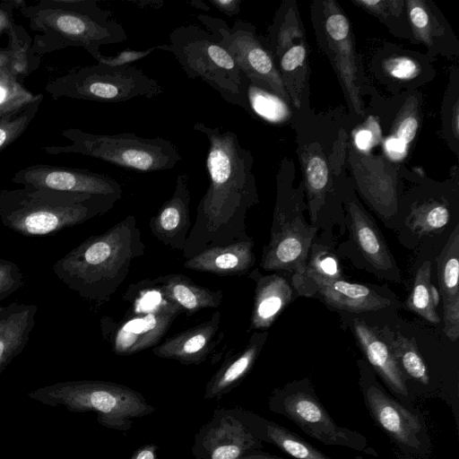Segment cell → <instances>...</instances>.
Returning a JSON list of instances; mask_svg holds the SVG:
<instances>
[{"instance_id":"36","label":"cell","mask_w":459,"mask_h":459,"mask_svg":"<svg viewBox=\"0 0 459 459\" xmlns=\"http://www.w3.org/2000/svg\"><path fill=\"white\" fill-rule=\"evenodd\" d=\"M305 178L310 198V214L315 221L329 179V171L325 160L318 155L307 158L305 164Z\"/></svg>"},{"instance_id":"24","label":"cell","mask_w":459,"mask_h":459,"mask_svg":"<svg viewBox=\"0 0 459 459\" xmlns=\"http://www.w3.org/2000/svg\"><path fill=\"white\" fill-rule=\"evenodd\" d=\"M266 336V332L254 333L241 351L225 359L205 385V400L221 399L243 381L255 365Z\"/></svg>"},{"instance_id":"34","label":"cell","mask_w":459,"mask_h":459,"mask_svg":"<svg viewBox=\"0 0 459 459\" xmlns=\"http://www.w3.org/2000/svg\"><path fill=\"white\" fill-rule=\"evenodd\" d=\"M41 94L27 91L8 68L0 67V115L4 116L30 104Z\"/></svg>"},{"instance_id":"50","label":"cell","mask_w":459,"mask_h":459,"mask_svg":"<svg viewBox=\"0 0 459 459\" xmlns=\"http://www.w3.org/2000/svg\"><path fill=\"white\" fill-rule=\"evenodd\" d=\"M10 58L8 48H0V67H7Z\"/></svg>"},{"instance_id":"1","label":"cell","mask_w":459,"mask_h":459,"mask_svg":"<svg viewBox=\"0 0 459 459\" xmlns=\"http://www.w3.org/2000/svg\"><path fill=\"white\" fill-rule=\"evenodd\" d=\"M193 128L208 140L205 166L209 185L182 249L186 259L208 247L250 239L246 215L257 202L251 172L253 158L237 134L202 122H196Z\"/></svg>"},{"instance_id":"10","label":"cell","mask_w":459,"mask_h":459,"mask_svg":"<svg viewBox=\"0 0 459 459\" xmlns=\"http://www.w3.org/2000/svg\"><path fill=\"white\" fill-rule=\"evenodd\" d=\"M316 228L301 213L290 210L279 199L275 205L271 238L264 247L260 262L265 271L291 274L292 284L302 295L314 291L307 276V259Z\"/></svg>"},{"instance_id":"22","label":"cell","mask_w":459,"mask_h":459,"mask_svg":"<svg viewBox=\"0 0 459 459\" xmlns=\"http://www.w3.org/2000/svg\"><path fill=\"white\" fill-rule=\"evenodd\" d=\"M37 312L34 304L0 306V376L29 342Z\"/></svg>"},{"instance_id":"18","label":"cell","mask_w":459,"mask_h":459,"mask_svg":"<svg viewBox=\"0 0 459 459\" xmlns=\"http://www.w3.org/2000/svg\"><path fill=\"white\" fill-rule=\"evenodd\" d=\"M188 176H178L174 192L150 220L152 235L174 250L182 251L191 227Z\"/></svg>"},{"instance_id":"39","label":"cell","mask_w":459,"mask_h":459,"mask_svg":"<svg viewBox=\"0 0 459 459\" xmlns=\"http://www.w3.org/2000/svg\"><path fill=\"white\" fill-rule=\"evenodd\" d=\"M24 275L17 264L0 257V301L24 286Z\"/></svg>"},{"instance_id":"41","label":"cell","mask_w":459,"mask_h":459,"mask_svg":"<svg viewBox=\"0 0 459 459\" xmlns=\"http://www.w3.org/2000/svg\"><path fill=\"white\" fill-rule=\"evenodd\" d=\"M157 50L171 51L169 44L158 45L147 49H131L129 48L118 52L116 56H106L101 53L92 56L97 63L110 66H119L125 65H132L134 62L146 57L150 54Z\"/></svg>"},{"instance_id":"45","label":"cell","mask_w":459,"mask_h":459,"mask_svg":"<svg viewBox=\"0 0 459 459\" xmlns=\"http://www.w3.org/2000/svg\"><path fill=\"white\" fill-rule=\"evenodd\" d=\"M209 3L228 17H232L240 12L241 0H208Z\"/></svg>"},{"instance_id":"21","label":"cell","mask_w":459,"mask_h":459,"mask_svg":"<svg viewBox=\"0 0 459 459\" xmlns=\"http://www.w3.org/2000/svg\"><path fill=\"white\" fill-rule=\"evenodd\" d=\"M254 240L238 241L224 247H208L186 259L185 268L221 276H242L255 263Z\"/></svg>"},{"instance_id":"14","label":"cell","mask_w":459,"mask_h":459,"mask_svg":"<svg viewBox=\"0 0 459 459\" xmlns=\"http://www.w3.org/2000/svg\"><path fill=\"white\" fill-rule=\"evenodd\" d=\"M319 37L351 106L361 116L358 68L349 21L333 1L323 2Z\"/></svg>"},{"instance_id":"3","label":"cell","mask_w":459,"mask_h":459,"mask_svg":"<svg viewBox=\"0 0 459 459\" xmlns=\"http://www.w3.org/2000/svg\"><path fill=\"white\" fill-rule=\"evenodd\" d=\"M17 10L38 32L31 50L40 58L68 47L82 48L94 56L101 53V46L127 39L122 24L97 0H40L29 5L18 0Z\"/></svg>"},{"instance_id":"17","label":"cell","mask_w":459,"mask_h":459,"mask_svg":"<svg viewBox=\"0 0 459 459\" xmlns=\"http://www.w3.org/2000/svg\"><path fill=\"white\" fill-rule=\"evenodd\" d=\"M221 313L215 311L211 317L187 328L152 348V353L161 359H174L184 365L204 362L221 342L220 333Z\"/></svg>"},{"instance_id":"40","label":"cell","mask_w":459,"mask_h":459,"mask_svg":"<svg viewBox=\"0 0 459 459\" xmlns=\"http://www.w3.org/2000/svg\"><path fill=\"white\" fill-rule=\"evenodd\" d=\"M407 10L415 37L426 44L432 43V25L423 2L409 1L407 2Z\"/></svg>"},{"instance_id":"48","label":"cell","mask_w":459,"mask_h":459,"mask_svg":"<svg viewBox=\"0 0 459 459\" xmlns=\"http://www.w3.org/2000/svg\"><path fill=\"white\" fill-rule=\"evenodd\" d=\"M374 142V135L372 131L362 128L355 135V143L361 151L368 150Z\"/></svg>"},{"instance_id":"12","label":"cell","mask_w":459,"mask_h":459,"mask_svg":"<svg viewBox=\"0 0 459 459\" xmlns=\"http://www.w3.org/2000/svg\"><path fill=\"white\" fill-rule=\"evenodd\" d=\"M268 404L272 411L290 419L306 434L325 445L357 451L367 448L365 437L337 425L308 389L290 386L277 389L270 396Z\"/></svg>"},{"instance_id":"43","label":"cell","mask_w":459,"mask_h":459,"mask_svg":"<svg viewBox=\"0 0 459 459\" xmlns=\"http://www.w3.org/2000/svg\"><path fill=\"white\" fill-rule=\"evenodd\" d=\"M417 129L418 119L416 116L411 112H406L404 115L400 117L395 126L394 134L391 136L399 139L408 145V143L415 137Z\"/></svg>"},{"instance_id":"49","label":"cell","mask_w":459,"mask_h":459,"mask_svg":"<svg viewBox=\"0 0 459 459\" xmlns=\"http://www.w3.org/2000/svg\"><path fill=\"white\" fill-rule=\"evenodd\" d=\"M193 459V458H191ZM241 459H282V458H280V457H277V456H273V455H267V454H264L260 451H257V452H255V453H252L248 455H246L244 456L243 458Z\"/></svg>"},{"instance_id":"54","label":"cell","mask_w":459,"mask_h":459,"mask_svg":"<svg viewBox=\"0 0 459 459\" xmlns=\"http://www.w3.org/2000/svg\"><path fill=\"white\" fill-rule=\"evenodd\" d=\"M4 116H5V115H4ZM4 117V116H1V115H0V117Z\"/></svg>"},{"instance_id":"31","label":"cell","mask_w":459,"mask_h":459,"mask_svg":"<svg viewBox=\"0 0 459 459\" xmlns=\"http://www.w3.org/2000/svg\"><path fill=\"white\" fill-rule=\"evenodd\" d=\"M10 52L7 65L16 79H24L39 66L41 58L33 55L32 38L21 25L13 22L7 30Z\"/></svg>"},{"instance_id":"9","label":"cell","mask_w":459,"mask_h":459,"mask_svg":"<svg viewBox=\"0 0 459 459\" xmlns=\"http://www.w3.org/2000/svg\"><path fill=\"white\" fill-rule=\"evenodd\" d=\"M135 285L134 305L125 317L117 322L103 316L100 321L103 338L117 355L129 356L155 347L183 313L150 280Z\"/></svg>"},{"instance_id":"4","label":"cell","mask_w":459,"mask_h":459,"mask_svg":"<svg viewBox=\"0 0 459 459\" xmlns=\"http://www.w3.org/2000/svg\"><path fill=\"white\" fill-rule=\"evenodd\" d=\"M120 198L23 186L0 190V221L27 237L74 227L111 210Z\"/></svg>"},{"instance_id":"19","label":"cell","mask_w":459,"mask_h":459,"mask_svg":"<svg viewBox=\"0 0 459 459\" xmlns=\"http://www.w3.org/2000/svg\"><path fill=\"white\" fill-rule=\"evenodd\" d=\"M367 406L374 420L397 443L411 448L421 445L422 427L417 415L389 397L376 385L365 392Z\"/></svg>"},{"instance_id":"42","label":"cell","mask_w":459,"mask_h":459,"mask_svg":"<svg viewBox=\"0 0 459 459\" xmlns=\"http://www.w3.org/2000/svg\"><path fill=\"white\" fill-rule=\"evenodd\" d=\"M385 67L390 75L403 80L415 77L420 71L419 65L415 61L404 56L389 59Z\"/></svg>"},{"instance_id":"32","label":"cell","mask_w":459,"mask_h":459,"mask_svg":"<svg viewBox=\"0 0 459 459\" xmlns=\"http://www.w3.org/2000/svg\"><path fill=\"white\" fill-rule=\"evenodd\" d=\"M431 264L426 261L417 271L411 292L408 297L407 307L429 322L437 324L440 318L436 311L439 293L430 281Z\"/></svg>"},{"instance_id":"8","label":"cell","mask_w":459,"mask_h":459,"mask_svg":"<svg viewBox=\"0 0 459 459\" xmlns=\"http://www.w3.org/2000/svg\"><path fill=\"white\" fill-rule=\"evenodd\" d=\"M45 91L54 99L69 98L98 102H124L152 99L163 93L161 85L132 65L94 64L73 68L49 81Z\"/></svg>"},{"instance_id":"46","label":"cell","mask_w":459,"mask_h":459,"mask_svg":"<svg viewBox=\"0 0 459 459\" xmlns=\"http://www.w3.org/2000/svg\"><path fill=\"white\" fill-rule=\"evenodd\" d=\"M385 148L392 159L400 160L406 154L407 144L397 138L390 136L385 143Z\"/></svg>"},{"instance_id":"15","label":"cell","mask_w":459,"mask_h":459,"mask_svg":"<svg viewBox=\"0 0 459 459\" xmlns=\"http://www.w3.org/2000/svg\"><path fill=\"white\" fill-rule=\"evenodd\" d=\"M12 181L22 186L121 198V185L107 174L85 169L34 164L14 173Z\"/></svg>"},{"instance_id":"16","label":"cell","mask_w":459,"mask_h":459,"mask_svg":"<svg viewBox=\"0 0 459 459\" xmlns=\"http://www.w3.org/2000/svg\"><path fill=\"white\" fill-rule=\"evenodd\" d=\"M290 22L289 13L281 24L271 28L269 49L274 61L279 63V72L292 103L299 108L300 92L307 74V46L304 37L293 42L301 30L295 19Z\"/></svg>"},{"instance_id":"25","label":"cell","mask_w":459,"mask_h":459,"mask_svg":"<svg viewBox=\"0 0 459 459\" xmlns=\"http://www.w3.org/2000/svg\"><path fill=\"white\" fill-rule=\"evenodd\" d=\"M162 296L178 306L186 316L205 308H216L223 299V291L211 290L180 273L160 275L150 280Z\"/></svg>"},{"instance_id":"23","label":"cell","mask_w":459,"mask_h":459,"mask_svg":"<svg viewBox=\"0 0 459 459\" xmlns=\"http://www.w3.org/2000/svg\"><path fill=\"white\" fill-rule=\"evenodd\" d=\"M314 290L330 306L351 312L376 311L387 307L390 300L368 286L339 279L308 275Z\"/></svg>"},{"instance_id":"13","label":"cell","mask_w":459,"mask_h":459,"mask_svg":"<svg viewBox=\"0 0 459 459\" xmlns=\"http://www.w3.org/2000/svg\"><path fill=\"white\" fill-rule=\"evenodd\" d=\"M242 408H217L195 433L194 459H241L263 446Z\"/></svg>"},{"instance_id":"47","label":"cell","mask_w":459,"mask_h":459,"mask_svg":"<svg viewBox=\"0 0 459 459\" xmlns=\"http://www.w3.org/2000/svg\"><path fill=\"white\" fill-rule=\"evenodd\" d=\"M158 446L156 444H145L137 448L130 459H157Z\"/></svg>"},{"instance_id":"11","label":"cell","mask_w":459,"mask_h":459,"mask_svg":"<svg viewBox=\"0 0 459 459\" xmlns=\"http://www.w3.org/2000/svg\"><path fill=\"white\" fill-rule=\"evenodd\" d=\"M197 19L227 49L251 82L273 92L285 102H290L269 48L250 22L236 20L230 27L222 19L207 14H199Z\"/></svg>"},{"instance_id":"30","label":"cell","mask_w":459,"mask_h":459,"mask_svg":"<svg viewBox=\"0 0 459 459\" xmlns=\"http://www.w3.org/2000/svg\"><path fill=\"white\" fill-rule=\"evenodd\" d=\"M381 333L383 340L389 346L401 369L403 368L416 381L428 385V369L414 339L394 333L388 328H384Z\"/></svg>"},{"instance_id":"52","label":"cell","mask_w":459,"mask_h":459,"mask_svg":"<svg viewBox=\"0 0 459 459\" xmlns=\"http://www.w3.org/2000/svg\"><path fill=\"white\" fill-rule=\"evenodd\" d=\"M135 4L139 5V4H146L147 7H152V8H155V7H160L162 5V2L160 1H151V0H148V1H134V2Z\"/></svg>"},{"instance_id":"26","label":"cell","mask_w":459,"mask_h":459,"mask_svg":"<svg viewBox=\"0 0 459 459\" xmlns=\"http://www.w3.org/2000/svg\"><path fill=\"white\" fill-rule=\"evenodd\" d=\"M248 277L255 281L250 327L268 328L290 303L292 289L287 280L277 273L261 275L254 270Z\"/></svg>"},{"instance_id":"27","label":"cell","mask_w":459,"mask_h":459,"mask_svg":"<svg viewBox=\"0 0 459 459\" xmlns=\"http://www.w3.org/2000/svg\"><path fill=\"white\" fill-rule=\"evenodd\" d=\"M355 336L368 360L389 388L398 395H408L401 368L389 346L381 336L367 324L353 322Z\"/></svg>"},{"instance_id":"51","label":"cell","mask_w":459,"mask_h":459,"mask_svg":"<svg viewBox=\"0 0 459 459\" xmlns=\"http://www.w3.org/2000/svg\"><path fill=\"white\" fill-rule=\"evenodd\" d=\"M187 4L195 8H197L202 11L208 12L210 11V7L203 1L201 0H192L190 2H187Z\"/></svg>"},{"instance_id":"44","label":"cell","mask_w":459,"mask_h":459,"mask_svg":"<svg viewBox=\"0 0 459 459\" xmlns=\"http://www.w3.org/2000/svg\"><path fill=\"white\" fill-rule=\"evenodd\" d=\"M18 0H4L0 2V37L7 32L14 22L13 10L17 9Z\"/></svg>"},{"instance_id":"20","label":"cell","mask_w":459,"mask_h":459,"mask_svg":"<svg viewBox=\"0 0 459 459\" xmlns=\"http://www.w3.org/2000/svg\"><path fill=\"white\" fill-rule=\"evenodd\" d=\"M439 296L443 301L444 331L455 342L459 337V227L456 226L437 259Z\"/></svg>"},{"instance_id":"35","label":"cell","mask_w":459,"mask_h":459,"mask_svg":"<svg viewBox=\"0 0 459 459\" xmlns=\"http://www.w3.org/2000/svg\"><path fill=\"white\" fill-rule=\"evenodd\" d=\"M449 211L439 203L417 206L409 216V227L417 234L427 235L439 231L449 221Z\"/></svg>"},{"instance_id":"28","label":"cell","mask_w":459,"mask_h":459,"mask_svg":"<svg viewBox=\"0 0 459 459\" xmlns=\"http://www.w3.org/2000/svg\"><path fill=\"white\" fill-rule=\"evenodd\" d=\"M351 230L365 258L377 270H396L394 259L373 221L357 205H351Z\"/></svg>"},{"instance_id":"5","label":"cell","mask_w":459,"mask_h":459,"mask_svg":"<svg viewBox=\"0 0 459 459\" xmlns=\"http://www.w3.org/2000/svg\"><path fill=\"white\" fill-rule=\"evenodd\" d=\"M27 395L48 406H64L72 412H95L100 426L124 433L133 428L134 419L156 411L141 393L122 384L102 380L57 382Z\"/></svg>"},{"instance_id":"2","label":"cell","mask_w":459,"mask_h":459,"mask_svg":"<svg viewBox=\"0 0 459 459\" xmlns=\"http://www.w3.org/2000/svg\"><path fill=\"white\" fill-rule=\"evenodd\" d=\"M144 248L136 219L128 215L105 232L84 239L54 264L53 272L82 299L100 304L124 282Z\"/></svg>"},{"instance_id":"38","label":"cell","mask_w":459,"mask_h":459,"mask_svg":"<svg viewBox=\"0 0 459 459\" xmlns=\"http://www.w3.org/2000/svg\"><path fill=\"white\" fill-rule=\"evenodd\" d=\"M308 275H316L325 279L341 278L337 259L328 251L314 247L310 262L307 265V276Z\"/></svg>"},{"instance_id":"53","label":"cell","mask_w":459,"mask_h":459,"mask_svg":"<svg viewBox=\"0 0 459 459\" xmlns=\"http://www.w3.org/2000/svg\"><path fill=\"white\" fill-rule=\"evenodd\" d=\"M455 135L457 136L458 134V108H457V105L455 106Z\"/></svg>"},{"instance_id":"29","label":"cell","mask_w":459,"mask_h":459,"mask_svg":"<svg viewBox=\"0 0 459 459\" xmlns=\"http://www.w3.org/2000/svg\"><path fill=\"white\" fill-rule=\"evenodd\" d=\"M250 425L263 442L276 446L296 459H332L282 426L248 411Z\"/></svg>"},{"instance_id":"6","label":"cell","mask_w":459,"mask_h":459,"mask_svg":"<svg viewBox=\"0 0 459 459\" xmlns=\"http://www.w3.org/2000/svg\"><path fill=\"white\" fill-rule=\"evenodd\" d=\"M62 135L70 141L69 144L46 146L43 151L55 155H85L139 172L170 169L182 160L177 146L160 136L146 138L134 133L96 134L79 128L65 129Z\"/></svg>"},{"instance_id":"33","label":"cell","mask_w":459,"mask_h":459,"mask_svg":"<svg viewBox=\"0 0 459 459\" xmlns=\"http://www.w3.org/2000/svg\"><path fill=\"white\" fill-rule=\"evenodd\" d=\"M247 110L252 111L264 120L281 123L290 117L287 103L267 89L251 82L245 76L244 83Z\"/></svg>"},{"instance_id":"7","label":"cell","mask_w":459,"mask_h":459,"mask_svg":"<svg viewBox=\"0 0 459 459\" xmlns=\"http://www.w3.org/2000/svg\"><path fill=\"white\" fill-rule=\"evenodd\" d=\"M171 53L190 79H201L231 105L247 110L245 74L219 40L195 24L175 28L169 33Z\"/></svg>"},{"instance_id":"37","label":"cell","mask_w":459,"mask_h":459,"mask_svg":"<svg viewBox=\"0 0 459 459\" xmlns=\"http://www.w3.org/2000/svg\"><path fill=\"white\" fill-rule=\"evenodd\" d=\"M42 100L41 94L26 107L0 117V152L13 143L27 129L35 117Z\"/></svg>"}]
</instances>
